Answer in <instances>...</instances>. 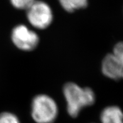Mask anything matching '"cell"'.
<instances>
[{
	"mask_svg": "<svg viewBox=\"0 0 123 123\" xmlns=\"http://www.w3.org/2000/svg\"><path fill=\"white\" fill-rule=\"evenodd\" d=\"M63 93L67 104V111L72 117H76L82 109L92 106L95 101L94 91L89 87H82L72 82L66 83Z\"/></svg>",
	"mask_w": 123,
	"mask_h": 123,
	"instance_id": "cell-1",
	"label": "cell"
},
{
	"mask_svg": "<svg viewBox=\"0 0 123 123\" xmlns=\"http://www.w3.org/2000/svg\"><path fill=\"white\" fill-rule=\"evenodd\" d=\"M31 105V116L35 123H53L57 118L58 107L50 96L38 94L34 97Z\"/></svg>",
	"mask_w": 123,
	"mask_h": 123,
	"instance_id": "cell-2",
	"label": "cell"
},
{
	"mask_svg": "<svg viewBox=\"0 0 123 123\" xmlns=\"http://www.w3.org/2000/svg\"><path fill=\"white\" fill-rule=\"evenodd\" d=\"M27 17L33 28L44 30L51 24L53 14L51 8L47 3L35 0L27 9Z\"/></svg>",
	"mask_w": 123,
	"mask_h": 123,
	"instance_id": "cell-3",
	"label": "cell"
},
{
	"mask_svg": "<svg viewBox=\"0 0 123 123\" xmlns=\"http://www.w3.org/2000/svg\"><path fill=\"white\" fill-rule=\"evenodd\" d=\"M11 39L13 44L23 51L34 50L40 40L37 33L24 25H17L13 29Z\"/></svg>",
	"mask_w": 123,
	"mask_h": 123,
	"instance_id": "cell-4",
	"label": "cell"
},
{
	"mask_svg": "<svg viewBox=\"0 0 123 123\" xmlns=\"http://www.w3.org/2000/svg\"><path fill=\"white\" fill-rule=\"evenodd\" d=\"M103 74L114 80L123 79V66L113 53H109L103 59L101 65Z\"/></svg>",
	"mask_w": 123,
	"mask_h": 123,
	"instance_id": "cell-5",
	"label": "cell"
},
{
	"mask_svg": "<svg viewBox=\"0 0 123 123\" xmlns=\"http://www.w3.org/2000/svg\"><path fill=\"white\" fill-rule=\"evenodd\" d=\"M100 119L101 123H123V112L118 106H108L102 111Z\"/></svg>",
	"mask_w": 123,
	"mask_h": 123,
	"instance_id": "cell-6",
	"label": "cell"
},
{
	"mask_svg": "<svg viewBox=\"0 0 123 123\" xmlns=\"http://www.w3.org/2000/svg\"><path fill=\"white\" fill-rule=\"evenodd\" d=\"M58 1L66 11L70 12L85 8L88 5V0H58Z\"/></svg>",
	"mask_w": 123,
	"mask_h": 123,
	"instance_id": "cell-7",
	"label": "cell"
},
{
	"mask_svg": "<svg viewBox=\"0 0 123 123\" xmlns=\"http://www.w3.org/2000/svg\"><path fill=\"white\" fill-rule=\"evenodd\" d=\"M0 123H20L17 116L9 112H3L0 114Z\"/></svg>",
	"mask_w": 123,
	"mask_h": 123,
	"instance_id": "cell-8",
	"label": "cell"
},
{
	"mask_svg": "<svg viewBox=\"0 0 123 123\" xmlns=\"http://www.w3.org/2000/svg\"><path fill=\"white\" fill-rule=\"evenodd\" d=\"M35 0H10L11 5L18 9L27 10Z\"/></svg>",
	"mask_w": 123,
	"mask_h": 123,
	"instance_id": "cell-9",
	"label": "cell"
},
{
	"mask_svg": "<svg viewBox=\"0 0 123 123\" xmlns=\"http://www.w3.org/2000/svg\"><path fill=\"white\" fill-rule=\"evenodd\" d=\"M112 53L123 66V42H119L116 44Z\"/></svg>",
	"mask_w": 123,
	"mask_h": 123,
	"instance_id": "cell-10",
	"label": "cell"
}]
</instances>
